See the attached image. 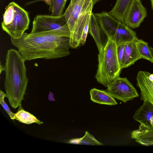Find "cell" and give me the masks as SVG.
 Returning <instances> with one entry per match:
<instances>
[{
    "mask_svg": "<svg viewBox=\"0 0 153 153\" xmlns=\"http://www.w3.org/2000/svg\"><path fill=\"white\" fill-rule=\"evenodd\" d=\"M12 44L25 60L52 59L69 55L70 38L53 30L36 33H24L17 39L10 38Z\"/></svg>",
    "mask_w": 153,
    "mask_h": 153,
    "instance_id": "obj_1",
    "label": "cell"
},
{
    "mask_svg": "<svg viewBox=\"0 0 153 153\" xmlns=\"http://www.w3.org/2000/svg\"><path fill=\"white\" fill-rule=\"evenodd\" d=\"M5 63L4 88L9 104L13 108L19 106L26 90L28 79L26 61L18 50H7Z\"/></svg>",
    "mask_w": 153,
    "mask_h": 153,
    "instance_id": "obj_2",
    "label": "cell"
},
{
    "mask_svg": "<svg viewBox=\"0 0 153 153\" xmlns=\"http://www.w3.org/2000/svg\"><path fill=\"white\" fill-rule=\"evenodd\" d=\"M93 6L92 0H74L70 1L63 14L70 32L69 44L71 48L80 45L83 30L90 19Z\"/></svg>",
    "mask_w": 153,
    "mask_h": 153,
    "instance_id": "obj_3",
    "label": "cell"
},
{
    "mask_svg": "<svg viewBox=\"0 0 153 153\" xmlns=\"http://www.w3.org/2000/svg\"><path fill=\"white\" fill-rule=\"evenodd\" d=\"M117 45L112 37L108 38L105 46L98 54V68L95 78L105 87L120 76L123 69L119 62Z\"/></svg>",
    "mask_w": 153,
    "mask_h": 153,
    "instance_id": "obj_4",
    "label": "cell"
},
{
    "mask_svg": "<svg viewBox=\"0 0 153 153\" xmlns=\"http://www.w3.org/2000/svg\"><path fill=\"white\" fill-rule=\"evenodd\" d=\"M29 23L28 12L17 3L12 1L6 7L1 27L10 38L21 37L28 29Z\"/></svg>",
    "mask_w": 153,
    "mask_h": 153,
    "instance_id": "obj_5",
    "label": "cell"
},
{
    "mask_svg": "<svg viewBox=\"0 0 153 153\" xmlns=\"http://www.w3.org/2000/svg\"><path fill=\"white\" fill-rule=\"evenodd\" d=\"M53 30L59 31L70 38V32L64 15L60 16L39 15L34 18L31 33Z\"/></svg>",
    "mask_w": 153,
    "mask_h": 153,
    "instance_id": "obj_6",
    "label": "cell"
},
{
    "mask_svg": "<svg viewBox=\"0 0 153 153\" xmlns=\"http://www.w3.org/2000/svg\"><path fill=\"white\" fill-rule=\"evenodd\" d=\"M107 87L106 91L114 98L124 103L139 96L136 89L126 78L119 76L109 83Z\"/></svg>",
    "mask_w": 153,
    "mask_h": 153,
    "instance_id": "obj_7",
    "label": "cell"
},
{
    "mask_svg": "<svg viewBox=\"0 0 153 153\" xmlns=\"http://www.w3.org/2000/svg\"><path fill=\"white\" fill-rule=\"evenodd\" d=\"M146 8L141 0H133L124 17V22L129 27L134 29L139 27L147 16Z\"/></svg>",
    "mask_w": 153,
    "mask_h": 153,
    "instance_id": "obj_8",
    "label": "cell"
},
{
    "mask_svg": "<svg viewBox=\"0 0 153 153\" xmlns=\"http://www.w3.org/2000/svg\"><path fill=\"white\" fill-rule=\"evenodd\" d=\"M150 74L144 71H139L136 77L137 85L140 91L141 99L153 105V82L150 81Z\"/></svg>",
    "mask_w": 153,
    "mask_h": 153,
    "instance_id": "obj_9",
    "label": "cell"
},
{
    "mask_svg": "<svg viewBox=\"0 0 153 153\" xmlns=\"http://www.w3.org/2000/svg\"><path fill=\"white\" fill-rule=\"evenodd\" d=\"M94 14L100 27L108 38L112 37L116 31L120 21L108 12H102Z\"/></svg>",
    "mask_w": 153,
    "mask_h": 153,
    "instance_id": "obj_10",
    "label": "cell"
},
{
    "mask_svg": "<svg viewBox=\"0 0 153 153\" xmlns=\"http://www.w3.org/2000/svg\"><path fill=\"white\" fill-rule=\"evenodd\" d=\"M88 33L93 38L98 51H100L105 45L108 38L100 27L96 17L93 13L91 16Z\"/></svg>",
    "mask_w": 153,
    "mask_h": 153,
    "instance_id": "obj_11",
    "label": "cell"
},
{
    "mask_svg": "<svg viewBox=\"0 0 153 153\" xmlns=\"http://www.w3.org/2000/svg\"><path fill=\"white\" fill-rule=\"evenodd\" d=\"M133 118L143 126H153V105L143 101L142 106L135 111Z\"/></svg>",
    "mask_w": 153,
    "mask_h": 153,
    "instance_id": "obj_12",
    "label": "cell"
},
{
    "mask_svg": "<svg viewBox=\"0 0 153 153\" xmlns=\"http://www.w3.org/2000/svg\"><path fill=\"white\" fill-rule=\"evenodd\" d=\"M117 46L123 44L135 42L137 39L136 32L126 25L120 22L116 31L112 36Z\"/></svg>",
    "mask_w": 153,
    "mask_h": 153,
    "instance_id": "obj_13",
    "label": "cell"
},
{
    "mask_svg": "<svg viewBox=\"0 0 153 153\" xmlns=\"http://www.w3.org/2000/svg\"><path fill=\"white\" fill-rule=\"evenodd\" d=\"M131 138L139 144L145 146L153 145V126L140 124L139 128L131 133Z\"/></svg>",
    "mask_w": 153,
    "mask_h": 153,
    "instance_id": "obj_14",
    "label": "cell"
},
{
    "mask_svg": "<svg viewBox=\"0 0 153 153\" xmlns=\"http://www.w3.org/2000/svg\"><path fill=\"white\" fill-rule=\"evenodd\" d=\"M140 59L135 42H128L125 44L124 52L121 66L122 68H128L134 64Z\"/></svg>",
    "mask_w": 153,
    "mask_h": 153,
    "instance_id": "obj_15",
    "label": "cell"
},
{
    "mask_svg": "<svg viewBox=\"0 0 153 153\" xmlns=\"http://www.w3.org/2000/svg\"><path fill=\"white\" fill-rule=\"evenodd\" d=\"M90 93L91 99L94 102L111 105L117 104L114 98L105 91L93 88Z\"/></svg>",
    "mask_w": 153,
    "mask_h": 153,
    "instance_id": "obj_16",
    "label": "cell"
},
{
    "mask_svg": "<svg viewBox=\"0 0 153 153\" xmlns=\"http://www.w3.org/2000/svg\"><path fill=\"white\" fill-rule=\"evenodd\" d=\"M133 0H117L114 7L108 13L120 22H124L126 11Z\"/></svg>",
    "mask_w": 153,
    "mask_h": 153,
    "instance_id": "obj_17",
    "label": "cell"
},
{
    "mask_svg": "<svg viewBox=\"0 0 153 153\" xmlns=\"http://www.w3.org/2000/svg\"><path fill=\"white\" fill-rule=\"evenodd\" d=\"M15 119L23 123L30 124L33 123L41 124L43 123L29 112L22 109L21 104L17 112L15 114Z\"/></svg>",
    "mask_w": 153,
    "mask_h": 153,
    "instance_id": "obj_18",
    "label": "cell"
},
{
    "mask_svg": "<svg viewBox=\"0 0 153 153\" xmlns=\"http://www.w3.org/2000/svg\"><path fill=\"white\" fill-rule=\"evenodd\" d=\"M135 43L140 59H146L153 63V57L149 49L148 43L138 39L135 41Z\"/></svg>",
    "mask_w": 153,
    "mask_h": 153,
    "instance_id": "obj_19",
    "label": "cell"
},
{
    "mask_svg": "<svg viewBox=\"0 0 153 153\" xmlns=\"http://www.w3.org/2000/svg\"><path fill=\"white\" fill-rule=\"evenodd\" d=\"M67 0H51L49 9L51 12V15L58 16L63 15Z\"/></svg>",
    "mask_w": 153,
    "mask_h": 153,
    "instance_id": "obj_20",
    "label": "cell"
},
{
    "mask_svg": "<svg viewBox=\"0 0 153 153\" xmlns=\"http://www.w3.org/2000/svg\"><path fill=\"white\" fill-rule=\"evenodd\" d=\"M79 144L91 145H103L102 143L97 140L94 136L88 131H85L84 136L80 138Z\"/></svg>",
    "mask_w": 153,
    "mask_h": 153,
    "instance_id": "obj_21",
    "label": "cell"
},
{
    "mask_svg": "<svg viewBox=\"0 0 153 153\" xmlns=\"http://www.w3.org/2000/svg\"><path fill=\"white\" fill-rule=\"evenodd\" d=\"M90 19L88 20L86 23L83 30L80 41V44L83 45L85 43L88 33L89 23Z\"/></svg>",
    "mask_w": 153,
    "mask_h": 153,
    "instance_id": "obj_22",
    "label": "cell"
},
{
    "mask_svg": "<svg viewBox=\"0 0 153 153\" xmlns=\"http://www.w3.org/2000/svg\"><path fill=\"white\" fill-rule=\"evenodd\" d=\"M125 44H121L117 46V56L121 66L124 54Z\"/></svg>",
    "mask_w": 153,
    "mask_h": 153,
    "instance_id": "obj_23",
    "label": "cell"
},
{
    "mask_svg": "<svg viewBox=\"0 0 153 153\" xmlns=\"http://www.w3.org/2000/svg\"><path fill=\"white\" fill-rule=\"evenodd\" d=\"M0 103L4 110L12 120L15 119V114L13 113L10 111L8 105L4 100L0 101Z\"/></svg>",
    "mask_w": 153,
    "mask_h": 153,
    "instance_id": "obj_24",
    "label": "cell"
},
{
    "mask_svg": "<svg viewBox=\"0 0 153 153\" xmlns=\"http://www.w3.org/2000/svg\"><path fill=\"white\" fill-rule=\"evenodd\" d=\"M80 138H74L70 140L68 143L71 144H79Z\"/></svg>",
    "mask_w": 153,
    "mask_h": 153,
    "instance_id": "obj_25",
    "label": "cell"
},
{
    "mask_svg": "<svg viewBox=\"0 0 153 153\" xmlns=\"http://www.w3.org/2000/svg\"><path fill=\"white\" fill-rule=\"evenodd\" d=\"M48 99L50 101H56L54 98L53 93H52L51 91L49 92V94L48 96Z\"/></svg>",
    "mask_w": 153,
    "mask_h": 153,
    "instance_id": "obj_26",
    "label": "cell"
},
{
    "mask_svg": "<svg viewBox=\"0 0 153 153\" xmlns=\"http://www.w3.org/2000/svg\"><path fill=\"white\" fill-rule=\"evenodd\" d=\"M6 97V94L2 91H0V101L4 100L5 97Z\"/></svg>",
    "mask_w": 153,
    "mask_h": 153,
    "instance_id": "obj_27",
    "label": "cell"
},
{
    "mask_svg": "<svg viewBox=\"0 0 153 153\" xmlns=\"http://www.w3.org/2000/svg\"><path fill=\"white\" fill-rule=\"evenodd\" d=\"M5 69V66H4L2 65L1 64V62H0V74H1V72L3 71H4Z\"/></svg>",
    "mask_w": 153,
    "mask_h": 153,
    "instance_id": "obj_28",
    "label": "cell"
},
{
    "mask_svg": "<svg viewBox=\"0 0 153 153\" xmlns=\"http://www.w3.org/2000/svg\"><path fill=\"white\" fill-rule=\"evenodd\" d=\"M41 1H44L47 5H50L51 0H41Z\"/></svg>",
    "mask_w": 153,
    "mask_h": 153,
    "instance_id": "obj_29",
    "label": "cell"
},
{
    "mask_svg": "<svg viewBox=\"0 0 153 153\" xmlns=\"http://www.w3.org/2000/svg\"><path fill=\"white\" fill-rule=\"evenodd\" d=\"M149 79L150 81L153 82V74H150L149 76Z\"/></svg>",
    "mask_w": 153,
    "mask_h": 153,
    "instance_id": "obj_30",
    "label": "cell"
},
{
    "mask_svg": "<svg viewBox=\"0 0 153 153\" xmlns=\"http://www.w3.org/2000/svg\"><path fill=\"white\" fill-rule=\"evenodd\" d=\"M101 0H92L93 5H94L98 1H100Z\"/></svg>",
    "mask_w": 153,
    "mask_h": 153,
    "instance_id": "obj_31",
    "label": "cell"
},
{
    "mask_svg": "<svg viewBox=\"0 0 153 153\" xmlns=\"http://www.w3.org/2000/svg\"><path fill=\"white\" fill-rule=\"evenodd\" d=\"M149 49L153 57V48L149 47Z\"/></svg>",
    "mask_w": 153,
    "mask_h": 153,
    "instance_id": "obj_32",
    "label": "cell"
},
{
    "mask_svg": "<svg viewBox=\"0 0 153 153\" xmlns=\"http://www.w3.org/2000/svg\"><path fill=\"white\" fill-rule=\"evenodd\" d=\"M152 9H153V0H150Z\"/></svg>",
    "mask_w": 153,
    "mask_h": 153,
    "instance_id": "obj_33",
    "label": "cell"
},
{
    "mask_svg": "<svg viewBox=\"0 0 153 153\" xmlns=\"http://www.w3.org/2000/svg\"><path fill=\"white\" fill-rule=\"evenodd\" d=\"M74 0H71V1H73Z\"/></svg>",
    "mask_w": 153,
    "mask_h": 153,
    "instance_id": "obj_34",
    "label": "cell"
}]
</instances>
